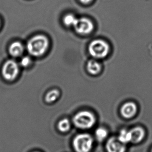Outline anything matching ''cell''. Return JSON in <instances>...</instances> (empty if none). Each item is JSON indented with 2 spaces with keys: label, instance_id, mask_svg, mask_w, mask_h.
<instances>
[{
  "label": "cell",
  "instance_id": "12",
  "mask_svg": "<svg viewBox=\"0 0 152 152\" xmlns=\"http://www.w3.org/2000/svg\"><path fill=\"white\" fill-rule=\"evenodd\" d=\"M118 139L123 144H127L128 142H130L131 135L130 132H128L126 130H122L120 132Z\"/></svg>",
  "mask_w": 152,
  "mask_h": 152
},
{
  "label": "cell",
  "instance_id": "14",
  "mask_svg": "<svg viewBox=\"0 0 152 152\" xmlns=\"http://www.w3.org/2000/svg\"><path fill=\"white\" fill-rule=\"evenodd\" d=\"M70 122L67 119H62L58 124V128L61 132H67L70 129Z\"/></svg>",
  "mask_w": 152,
  "mask_h": 152
},
{
  "label": "cell",
  "instance_id": "19",
  "mask_svg": "<svg viewBox=\"0 0 152 152\" xmlns=\"http://www.w3.org/2000/svg\"></svg>",
  "mask_w": 152,
  "mask_h": 152
},
{
  "label": "cell",
  "instance_id": "11",
  "mask_svg": "<svg viewBox=\"0 0 152 152\" xmlns=\"http://www.w3.org/2000/svg\"><path fill=\"white\" fill-rule=\"evenodd\" d=\"M87 69L92 74H97L100 72L101 66L100 64L95 60H90L87 64Z\"/></svg>",
  "mask_w": 152,
  "mask_h": 152
},
{
  "label": "cell",
  "instance_id": "6",
  "mask_svg": "<svg viewBox=\"0 0 152 152\" xmlns=\"http://www.w3.org/2000/svg\"><path fill=\"white\" fill-rule=\"evenodd\" d=\"M76 31L81 34H87L90 33L94 28L91 21L86 18H81L77 20L74 25Z\"/></svg>",
  "mask_w": 152,
  "mask_h": 152
},
{
  "label": "cell",
  "instance_id": "17",
  "mask_svg": "<svg viewBox=\"0 0 152 152\" xmlns=\"http://www.w3.org/2000/svg\"><path fill=\"white\" fill-rule=\"evenodd\" d=\"M31 63V59L29 57H24L21 60V64L23 66H27Z\"/></svg>",
  "mask_w": 152,
  "mask_h": 152
},
{
  "label": "cell",
  "instance_id": "4",
  "mask_svg": "<svg viewBox=\"0 0 152 152\" xmlns=\"http://www.w3.org/2000/svg\"><path fill=\"white\" fill-rule=\"evenodd\" d=\"M89 52L93 57L102 58L106 56L109 51V46L107 43L101 39L93 41L90 44Z\"/></svg>",
  "mask_w": 152,
  "mask_h": 152
},
{
  "label": "cell",
  "instance_id": "2",
  "mask_svg": "<svg viewBox=\"0 0 152 152\" xmlns=\"http://www.w3.org/2000/svg\"><path fill=\"white\" fill-rule=\"evenodd\" d=\"M73 121L77 127L88 129L94 125L95 118L92 113L88 111H82L75 116Z\"/></svg>",
  "mask_w": 152,
  "mask_h": 152
},
{
  "label": "cell",
  "instance_id": "18",
  "mask_svg": "<svg viewBox=\"0 0 152 152\" xmlns=\"http://www.w3.org/2000/svg\"><path fill=\"white\" fill-rule=\"evenodd\" d=\"M80 1L82 3L86 4V3H88L89 2H90L92 0H80Z\"/></svg>",
  "mask_w": 152,
  "mask_h": 152
},
{
  "label": "cell",
  "instance_id": "8",
  "mask_svg": "<svg viewBox=\"0 0 152 152\" xmlns=\"http://www.w3.org/2000/svg\"><path fill=\"white\" fill-rule=\"evenodd\" d=\"M137 111L136 105L133 102H127L123 105L121 109V113L123 117L129 118L136 114Z\"/></svg>",
  "mask_w": 152,
  "mask_h": 152
},
{
  "label": "cell",
  "instance_id": "7",
  "mask_svg": "<svg viewBox=\"0 0 152 152\" xmlns=\"http://www.w3.org/2000/svg\"><path fill=\"white\" fill-rule=\"evenodd\" d=\"M108 152H125V144L119 141L118 138H111L108 141L106 144Z\"/></svg>",
  "mask_w": 152,
  "mask_h": 152
},
{
  "label": "cell",
  "instance_id": "20",
  "mask_svg": "<svg viewBox=\"0 0 152 152\" xmlns=\"http://www.w3.org/2000/svg\"></svg>",
  "mask_w": 152,
  "mask_h": 152
},
{
  "label": "cell",
  "instance_id": "9",
  "mask_svg": "<svg viewBox=\"0 0 152 152\" xmlns=\"http://www.w3.org/2000/svg\"><path fill=\"white\" fill-rule=\"evenodd\" d=\"M131 141L133 143H138L142 141L145 136L144 130L141 127H136L130 131Z\"/></svg>",
  "mask_w": 152,
  "mask_h": 152
},
{
  "label": "cell",
  "instance_id": "15",
  "mask_svg": "<svg viewBox=\"0 0 152 152\" xmlns=\"http://www.w3.org/2000/svg\"><path fill=\"white\" fill-rule=\"evenodd\" d=\"M95 135L97 140L102 141L107 137V130L103 128H99L95 132Z\"/></svg>",
  "mask_w": 152,
  "mask_h": 152
},
{
  "label": "cell",
  "instance_id": "1",
  "mask_svg": "<svg viewBox=\"0 0 152 152\" xmlns=\"http://www.w3.org/2000/svg\"><path fill=\"white\" fill-rule=\"evenodd\" d=\"M49 46V41L45 36H35L27 44V50L31 55L40 56L45 53Z\"/></svg>",
  "mask_w": 152,
  "mask_h": 152
},
{
  "label": "cell",
  "instance_id": "13",
  "mask_svg": "<svg viewBox=\"0 0 152 152\" xmlns=\"http://www.w3.org/2000/svg\"><path fill=\"white\" fill-rule=\"evenodd\" d=\"M60 96V92L56 89H54L47 93L45 96V100L47 102H52L58 99Z\"/></svg>",
  "mask_w": 152,
  "mask_h": 152
},
{
  "label": "cell",
  "instance_id": "16",
  "mask_svg": "<svg viewBox=\"0 0 152 152\" xmlns=\"http://www.w3.org/2000/svg\"><path fill=\"white\" fill-rule=\"evenodd\" d=\"M77 20V19L76 18L74 15L71 14L67 15L64 18V23L68 26H74Z\"/></svg>",
  "mask_w": 152,
  "mask_h": 152
},
{
  "label": "cell",
  "instance_id": "10",
  "mask_svg": "<svg viewBox=\"0 0 152 152\" xmlns=\"http://www.w3.org/2000/svg\"><path fill=\"white\" fill-rule=\"evenodd\" d=\"M9 51L10 55L13 57H19L23 53L24 47L21 43L16 42L10 45Z\"/></svg>",
  "mask_w": 152,
  "mask_h": 152
},
{
  "label": "cell",
  "instance_id": "5",
  "mask_svg": "<svg viewBox=\"0 0 152 152\" xmlns=\"http://www.w3.org/2000/svg\"><path fill=\"white\" fill-rule=\"evenodd\" d=\"M18 73V65L13 60H8L6 61L2 68L3 76L7 80H14Z\"/></svg>",
  "mask_w": 152,
  "mask_h": 152
},
{
  "label": "cell",
  "instance_id": "3",
  "mask_svg": "<svg viewBox=\"0 0 152 152\" xmlns=\"http://www.w3.org/2000/svg\"><path fill=\"white\" fill-rule=\"evenodd\" d=\"M92 145V138L88 134H79L73 141L74 148L76 152H89Z\"/></svg>",
  "mask_w": 152,
  "mask_h": 152
}]
</instances>
